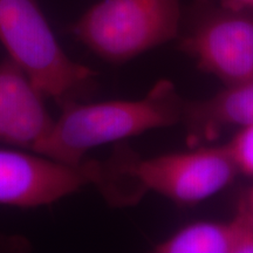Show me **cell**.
<instances>
[{"label":"cell","mask_w":253,"mask_h":253,"mask_svg":"<svg viewBox=\"0 0 253 253\" xmlns=\"http://www.w3.org/2000/svg\"><path fill=\"white\" fill-rule=\"evenodd\" d=\"M106 164L115 188L130 205L147 191L178 204L202 203L219 194L239 173L226 144L150 158L121 150L106 160Z\"/></svg>","instance_id":"7a4b0ae2"},{"label":"cell","mask_w":253,"mask_h":253,"mask_svg":"<svg viewBox=\"0 0 253 253\" xmlns=\"http://www.w3.org/2000/svg\"><path fill=\"white\" fill-rule=\"evenodd\" d=\"M226 147L238 171L253 177V126L238 130Z\"/></svg>","instance_id":"30bf717a"},{"label":"cell","mask_w":253,"mask_h":253,"mask_svg":"<svg viewBox=\"0 0 253 253\" xmlns=\"http://www.w3.org/2000/svg\"><path fill=\"white\" fill-rule=\"evenodd\" d=\"M181 0H101L72 33L104 61L121 65L176 39Z\"/></svg>","instance_id":"277c9868"},{"label":"cell","mask_w":253,"mask_h":253,"mask_svg":"<svg viewBox=\"0 0 253 253\" xmlns=\"http://www.w3.org/2000/svg\"><path fill=\"white\" fill-rule=\"evenodd\" d=\"M181 48L202 72L225 86L253 79V13L219 4L205 7L183 37Z\"/></svg>","instance_id":"5b68a950"},{"label":"cell","mask_w":253,"mask_h":253,"mask_svg":"<svg viewBox=\"0 0 253 253\" xmlns=\"http://www.w3.org/2000/svg\"><path fill=\"white\" fill-rule=\"evenodd\" d=\"M231 221L199 220L188 224L155 246L157 253H232Z\"/></svg>","instance_id":"9c48e42d"},{"label":"cell","mask_w":253,"mask_h":253,"mask_svg":"<svg viewBox=\"0 0 253 253\" xmlns=\"http://www.w3.org/2000/svg\"><path fill=\"white\" fill-rule=\"evenodd\" d=\"M184 99L170 80H160L138 100L71 101L31 151L78 166L94 148L181 123Z\"/></svg>","instance_id":"6da1fadb"},{"label":"cell","mask_w":253,"mask_h":253,"mask_svg":"<svg viewBox=\"0 0 253 253\" xmlns=\"http://www.w3.org/2000/svg\"><path fill=\"white\" fill-rule=\"evenodd\" d=\"M0 41L38 90L60 106L96 84L97 73L66 54L37 0H0Z\"/></svg>","instance_id":"3957f363"},{"label":"cell","mask_w":253,"mask_h":253,"mask_svg":"<svg viewBox=\"0 0 253 253\" xmlns=\"http://www.w3.org/2000/svg\"><path fill=\"white\" fill-rule=\"evenodd\" d=\"M32 153L0 149V204L43 207L90 184L84 161L71 166Z\"/></svg>","instance_id":"8992f818"},{"label":"cell","mask_w":253,"mask_h":253,"mask_svg":"<svg viewBox=\"0 0 253 253\" xmlns=\"http://www.w3.org/2000/svg\"><path fill=\"white\" fill-rule=\"evenodd\" d=\"M181 125L191 147L214 142L227 129L253 126V79L225 86L208 99L185 100Z\"/></svg>","instance_id":"ba28073f"},{"label":"cell","mask_w":253,"mask_h":253,"mask_svg":"<svg viewBox=\"0 0 253 253\" xmlns=\"http://www.w3.org/2000/svg\"><path fill=\"white\" fill-rule=\"evenodd\" d=\"M242 207L245 209V211L248 212L250 216L253 218V186L250 189L248 196H246V199L244 203H242Z\"/></svg>","instance_id":"4fadbf2b"},{"label":"cell","mask_w":253,"mask_h":253,"mask_svg":"<svg viewBox=\"0 0 253 253\" xmlns=\"http://www.w3.org/2000/svg\"><path fill=\"white\" fill-rule=\"evenodd\" d=\"M43 99L13 60L0 62V142L32 150L54 121Z\"/></svg>","instance_id":"52a82bcc"},{"label":"cell","mask_w":253,"mask_h":253,"mask_svg":"<svg viewBox=\"0 0 253 253\" xmlns=\"http://www.w3.org/2000/svg\"><path fill=\"white\" fill-rule=\"evenodd\" d=\"M218 4L230 9L252 12L253 13V0H218Z\"/></svg>","instance_id":"7c38bea8"},{"label":"cell","mask_w":253,"mask_h":253,"mask_svg":"<svg viewBox=\"0 0 253 253\" xmlns=\"http://www.w3.org/2000/svg\"><path fill=\"white\" fill-rule=\"evenodd\" d=\"M231 221L233 230L232 253H253V218L240 205Z\"/></svg>","instance_id":"8fae6325"}]
</instances>
